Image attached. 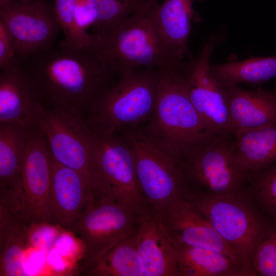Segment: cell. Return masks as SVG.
<instances>
[{
    "instance_id": "obj_1",
    "label": "cell",
    "mask_w": 276,
    "mask_h": 276,
    "mask_svg": "<svg viewBox=\"0 0 276 276\" xmlns=\"http://www.w3.org/2000/svg\"><path fill=\"white\" fill-rule=\"evenodd\" d=\"M22 66L33 80L46 108L85 119L116 74L91 50L54 46L26 59Z\"/></svg>"
},
{
    "instance_id": "obj_2",
    "label": "cell",
    "mask_w": 276,
    "mask_h": 276,
    "mask_svg": "<svg viewBox=\"0 0 276 276\" xmlns=\"http://www.w3.org/2000/svg\"><path fill=\"white\" fill-rule=\"evenodd\" d=\"M157 4L93 34L91 51L116 75L166 68L185 63L170 55L155 30L151 14Z\"/></svg>"
},
{
    "instance_id": "obj_3",
    "label": "cell",
    "mask_w": 276,
    "mask_h": 276,
    "mask_svg": "<svg viewBox=\"0 0 276 276\" xmlns=\"http://www.w3.org/2000/svg\"><path fill=\"white\" fill-rule=\"evenodd\" d=\"M186 63L159 70L155 106L145 132L163 149L179 159L209 131L189 98L184 76Z\"/></svg>"
},
{
    "instance_id": "obj_4",
    "label": "cell",
    "mask_w": 276,
    "mask_h": 276,
    "mask_svg": "<svg viewBox=\"0 0 276 276\" xmlns=\"http://www.w3.org/2000/svg\"><path fill=\"white\" fill-rule=\"evenodd\" d=\"M87 174L95 195L127 205L142 216L151 212L139 187L132 150L124 137L91 130Z\"/></svg>"
},
{
    "instance_id": "obj_5",
    "label": "cell",
    "mask_w": 276,
    "mask_h": 276,
    "mask_svg": "<svg viewBox=\"0 0 276 276\" xmlns=\"http://www.w3.org/2000/svg\"><path fill=\"white\" fill-rule=\"evenodd\" d=\"M159 69L136 70L119 76L100 94L86 119L93 131L114 134L150 117L154 109Z\"/></svg>"
},
{
    "instance_id": "obj_6",
    "label": "cell",
    "mask_w": 276,
    "mask_h": 276,
    "mask_svg": "<svg viewBox=\"0 0 276 276\" xmlns=\"http://www.w3.org/2000/svg\"><path fill=\"white\" fill-rule=\"evenodd\" d=\"M141 216L130 207L98 196L91 191L84 209L67 229L80 237L81 273L87 275L108 250L135 234Z\"/></svg>"
},
{
    "instance_id": "obj_7",
    "label": "cell",
    "mask_w": 276,
    "mask_h": 276,
    "mask_svg": "<svg viewBox=\"0 0 276 276\" xmlns=\"http://www.w3.org/2000/svg\"><path fill=\"white\" fill-rule=\"evenodd\" d=\"M208 131L181 158L186 183L217 195L240 193L249 175L240 165L235 139Z\"/></svg>"
},
{
    "instance_id": "obj_8",
    "label": "cell",
    "mask_w": 276,
    "mask_h": 276,
    "mask_svg": "<svg viewBox=\"0 0 276 276\" xmlns=\"http://www.w3.org/2000/svg\"><path fill=\"white\" fill-rule=\"evenodd\" d=\"M124 138L134 156L142 195L150 210L163 216L186 183L181 159L163 149L145 132L131 130Z\"/></svg>"
},
{
    "instance_id": "obj_9",
    "label": "cell",
    "mask_w": 276,
    "mask_h": 276,
    "mask_svg": "<svg viewBox=\"0 0 276 276\" xmlns=\"http://www.w3.org/2000/svg\"><path fill=\"white\" fill-rule=\"evenodd\" d=\"M182 194L252 267L255 250L265 236L263 225L239 193L214 194L186 184Z\"/></svg>"
},
{
    "instance_id": "obj_10",
    "label": "cell",
    "mask_w": 276,
    "mask_h": 276,
    "mask_svg": "<svg viewBox=\"0 0 276 276\" xmlns=\"http://www.w3.org/2000/svg\"><path fill=\"white\" fill-rule=\"evenodd\" d=\"M0 22L14 39L22 62L54 46L61 31L53 6L43 0L0 4Z\"/></svg>"
},
{
    "instance_id": "obj_11",
    "label": "cell",
    "mask_w": 276,
    "mask_h": 276,
    "mask_svg": "<svg viewBox=\"0 0 276 276\" xmlns=\"http://www.w3.org/2000/svg\"><path fill=\"white\" fill-rule=\"evenodd\" d=\"M213 40L205 43L195 59L187 62L185 81L189 98L207 130L232 134L228 108L223 87L212 74L210 58Z\"/></svg>"
},
{
    "instance_id": "obj_12",
    "label": "cell",
    "mask_w": 276,
    "mask_h": 276,
    "mask_svg": "<svg viewBox=\"0 0 276 276\" xmlns=\"http://www.w3.org/2000/svg\"><path fill=\"white\" fill-rule=\"evenodd\" d=\"M38 127L44 135L52 157L87 178L91 130L85 119L46 108Z\"/></svg>"
},
{
    "instance_id": "obj_13",
    "label": "cell",
    "mask_w": 276,
    "mask_h": 276,
    "mask_svg": "<svg viewBox=\"0 0 276 276\" xmlns=\"http://www.w3.org/2000/svg\"><path fill=\"white\" fill-rule=\"evenodd\" d=\"M21 214L30 224L50 223L48 208L51 181L50 153L39 127L29 131L21 167Z\"/></svg>"
},
{
    "instance_id": "obj_14",
    "label": "cell",
    "mask_w": 276,
    "mask_h": 276,
    "mask_svg": "<svg viewBox=\"0 0 276 276\" xmlns=\"http://www.w3.org/2000/svg\"><path fill=\"white\" fill-rule=\"evenodd\" d=\"M45 109L33 80L21 64L1 70L0 122L33 129L38 127Z\"/></svg>"
},
{
    "instance_id": "obj_15",
    "label": "cell",
    "mask_w": 276,
    "mask_h": 276,
    "mask_svg": "<svg viewBox=\"0 0 276 276\" xmlns=\"http://www.w3.org/2000/svg\"><path fill=\"white\" fill-rule=\"evenodd\" d=\"M162 218L171 239L187 245L214 250L252 267L239 252L222 238L182 193Z\"/></svg>"
},
{
    "instance_id": "obj_16",
    "label": "cell",
    "mask_w": 276,
    "mask_h": 276,
    "mask_svg": "<svg viewBox=\"0 0 276 276\" xmlns=\"http://www.w3.org/2000/svg\"><path fill=\"white\" fill-rule=\"evenodd\" d=\"M50 165V223L68 229L87 203L90 185L84 174L57 162L51 154Z\"/></svg>"
},
{
    "instance_id": "obj_17",
    "label": "cell",
    "mask_w": 276,
    "mask_h": 276,
    "mask_svg": "<svg viewBox=\"0 0 276 276\" xmlns=\"http://www.w3.org/2000/svg\"><path fill=\"white\" fill-rule=\"evenodd\" d=\"M136 234L143 276H178L176 250L162 216H142Z\"/></svg>"
},
{
    "instance_id": "obj_18",
    "label": "cell",
    "mask_w": 276,
    "mask_h": 276,
    "mask_svg": "<svg viewBox=\"0 0 276 276\" xmlns=\"http://www.w3.org/2000/svg\"><path fill=\"white\" fill-rule=\"evenodd\" d=\"M222 87L232 134L276 122V89L247 90L237 85Z\"/></svg>"
},
{
    "instance_id": "obj_19",
    "label": "cell",
    "mask_w": 276,
    "mask_h": 276,
    "mask_svg": "<svg viewBox=\"0 0 276 276\" xmlns=\"http://www.w3.org/2000/svg\"><path fill=\"white\" fill-rule=\"evenodd\" d=\"M30 130L17 123L0 122V202L12 206L21 199V167Z\"/></svg>"
},
{
    "instance_id": "obj_20",
    "label": "cell",
    "mask_w": 276,
    "mask_h": 276,
    "mask_svg": "<svg viewBox=\"0 0 276 276\" xmlns=\"http://www.w3.org/2000/svg\"><path fill=\"white\" fill-rule=\"evenodd\" d=\"M196 1L164 0L151 12L152 22L159 38L178 61H185L189 54V39Z\"/></svg>"
},
{
    "instance_id": "obj_21",
    "label": "cell",
    "mask_w": 276,
    "mask_h": 276,
    "mask_svg": "<svg viewBox=\"0 0 276 276\" xmlns=\"http://www.w3.org/2000/svg\"><path fill=\"white\" fill-rule=\"evenodd\" d=\"M171 239V238H170ZM177 252L178 276H252L246 264L209 248L187 245L171 239Z\"/></svg>"
},
{
    "instance_id": "obj_22",
    "label": "cell",
    "mask_w": 276,
    "mask_h": 276,
    "mask_svg": "<svg viewBox=\"0 0 276 276\" xmlns=\"http://www.w3.org/2000/svg\"><path fill=\"white\" fill-rule=\"evenodd\" d=\"M233 135L238 161L247 173L276 162V122Z\"/></svg>"
},
{
    "instance_id": "obj_23",
    "label": "cell",
    "mask_w": 276,
    "mask_h": 276,
    "mask_svg": "<svg viewBox=\"0 0 276 276\" xmlns=\"http://www.w3.org/2000/svg\"><path fill=\"white\" fill-rule=\"evenodd\" d=\"M211 70L222 87L240 83H262L276 78V56L211 65Z\"/></svg>"
},
{
    "instance_id": "obj_24",
    "label": "cell",
    "mask_w": 276,
    "mask_h": 276,
    "mask_svg": "<svg viewBox=\"0 0 276 276\" xmlns=\"http://www.w3.org/2000/svg\"><path fill=\"white\" fill-rule=\"evenodd\" d=\"M136 233L123 239L108 250L87 275L143 276Z\"/></svg>"
},
{
    "instance_id": "obj_25",
    "label": "cell",
    "mask_w": 276,
    "mask_h": 276,
    "mask_svg": "<svg viewBox=\"0 0 276 276\" xmlns=\"http://www.w3.org/2000/svg\"><path fill=\"white\" fill-rule=\"evenodd\" d=\"M30 224L19 218L0 238V275H27L23 267L24 252L28 245L27 231Z\"/></svg>"
},
{
    "instance_id": "obj_26",
    "label": "cell",
    "mask_w": 276,
    "mask_h": 276,
    "mask_svg": "<svg viewBox=\"0 0 276 276\" xmlns=\"http://www.w3.org/2000/svg\"><path fill=\"white\" fill-rule=\"evenodd\" d=\"M94 11L98 34L133 14L146 10L158 0H85Z\"/></svg>"
},
{
    "instance_id": "obj_27",
    "label": "cell",
    "mask_w": 276,
    "mask_h": 276,
    "mask_svg": "<svg viewBox=\"0 0 276 276\" xmlns=\"http://www.w3.org/2000/svg\"><path fill=\"white\" fill-rule=\"evenodd\" d=\"M53 10L64 38L60 45L71 50H90L94 35L82 32L75 15L77 0H53Z\"/></svg>"
},
{
    "instance_id": "obj_28",
    "label": "cell",
    "mask_w": 276,
    "mask_h": 276,
    "mask_svg": "<svg viewBox=\"0 0 276 276\" xmlns=\"http://www.w3.org/2000/svg\"><path fill=\"white\" fill-rule=\"evenodd\" d=\"M259 172L254 182V193L260 205L276 217V164Z\"/></svg>"
},
{
    "instance_id": "obj_29",
    "label": "cell",
    "mask_w": 276,
    "mask_h": 276,
    "mask_svg": "<svg viewBox=\"0 0 276 276\" xmlns=\"http://www.w3.org/2000/svg\"><path fill=\"white\" fill-rule=\"evenodd\" d=\"M252 266L256 275L276 276V229L265 236L258 244Z\"/></svg>"
},
{
    "instance_id": "obj_30",
    "label": "cell",
    "mask_w": 276,
    "mask_h": 276,
    "mask_svg": "<svg viewBox=\"0 0 276 276\" xmlns=\"http://www.w3.org/2000/svg\"><path fill=\"white\" fill-rule=\"evenodd\" d=\"M59 227H61L49 222L30 224L27 235L28 245L45 248L52 247L59 239Z\"/></svg>"
},
{
    "instance_id": "obj_31",
    "label": "cell",
    "mask_w": 276,
    "mask_h": 276,
    "mask_svg": "<svg viewBox=\"0 0 276 276\" xmlns=\"http://www.w3.org/2000/svg\"><path fill=\"white\" fill-rule=\"evenodd\" d=\"M21 64L14 39L0 22V69Z\"/></svg>"
},
{
    "instance_id": "obj_32",
    "label": "cell",
    "mask_w": 276,
    "mask_h": 276,
    "mask_svg": "<svg viewBox=\"0 0 276 276\" xmlns=\"http://www.w3.org/2000/svg\"><path fill=\"white\" fill-rule=\"evenodd\" d=\"M75 15L78 27L84 33H87V29L95 24L94 11L85 0H77Z\"/></svg>"
},
{
    "instance_id": "obj_33",
    "label": "cell",
    "mask_w": 276,
    "mask_h": 276,
    "mask_svg": "<svg viewBox=\"0 0 276 276\" xmlns=\"http://www.w3.org/2000/svg\"><path fill=\"white\" fill-rule=\"evenodd\" d=\"M24 1V0H0V4L14 2V1Z\"/></svg>"
}]
</instances>
